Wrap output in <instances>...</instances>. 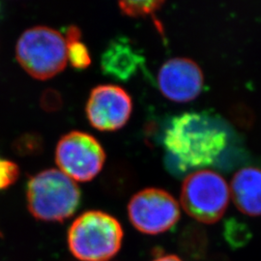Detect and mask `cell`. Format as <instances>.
<instances>
[{"label": "cell", "mask_w": 261, "mask_h": 261, "mask_svg": "<svg viewBox=\"0 0 261 261\" xmlns=\"http://www.w3.org/2000/svg\"><path fill=\"white\" fill-rule=\"evenodd\" d=\"M228 132L219 117L185 112L174 117L165 133V147L182 171L210 167L228 144Z\"/></svg>", "instance_id": "obj_1"}, {"label": "cell", "mask_w": 261, "mask_h": 261, "mask_svg": "<svg viewBox=\"0 0 261 261\" xmlns=\"http://www.w3.org/2000/svg\"><path fill=\"white\" fill-rule=\"evenodd\" d=\"M30 213L38 220L63 222L81 202V190L59 169H46L30 178L27 189Z\"/></svg>", "instance_id": "obj_2"}, {"label": "cell", "mask_w": 261, "mask_h": 261, "mask_svg": "<svg viewBox=\"0 0 261 261\" xmlns=\"http://www.w3.org/2000/svg\"><path fill=\"white\" fill-rule=\"evenodd\" d=\"M121 224L111 215L88 211L81 215L68 232V244L74 256L82 261H108L121 247Z\"/></svg>", "instance_id": "obj_3"}, {"label": "cell", "mask_w": 261, "mask_h": 261, "mask_svg": "<svg viewBox=\"0 0 261 261\" xmlns=\"http://www.w3.org/2000/svg\"><path fill=\"white\" fill-rule=\"evenodd\" d=\"M16 55L24 71L41 81L62 72L68 62L65 38L47 27L25 30L17 43Z\"/></svg>", "instance_id": "obj_4"}, {"label": "cell", "mask_w": 261, "mask_h": 261, "mask_svg": "<svg viewBox=\"0 0 261 261\" xmlns=\"http://www.w3.org/2000/svg\"><path fill=\"white\" fill-rule=\"evenodd\" d=\"M229 198L227 183L210 169L192 172L181 189V204L187 214L203 224L217 223L225 213Z\"/></svg>", "instance_id": "obj_5"}, {"label": "cell", "mask_w": 261, "mask_h": 261, "mask_svg": "<svg viewBox=\"0 0 261 261\" xmlns=\"http://www.w3.org/2000/svg\"><path fill=\"white\" fill-rule=\"evenodd\" d=\"M60 170L74 181L92 180L103 168L106 153L100 142L83 132L74 130L61 138L56 151Z\"/></svg>", "instance_id": "obj_6"}, {"label": "cell", "mask_w": 261, "mask_h": 261, "mask_svg": "<svg viewBox=\"0 0 261 261\" xmlns=\"http://www.w3.org/2000/svg\"><path fill=\"white\" fill-rule=\"evenodd\" d=\"M128 214L130 223L139 231L155 235L167 231L177 223L180 208L168 192L150 188L132 197Z\"/></svg>", "instance_id": "obj_7"}, {"label": "cell", "mask_w": 261, "mask_h": 261, "mask_svg": "<svg viewBox=\"0 0 261 261\" xmlns=\"http://www.w3.org/2000/svg\"><path fill=\"white\" fill-rule=\"evenodd\" d=\"M133 103L130 95L116 85H99L92 89L86 105L90 124L99 130L122 128L130 118Z\"/></svg>", "instance_id": "obj_8"}, {"label": "cell", "mask_w": 261, "mask_h": 261, "mask_svg": "<svg viewBox=\"0 0 261 261\" xmlns=\"http://www.w3.org/2000/svg\"><path fill=\"white\" fill-rule=\"evenodd\" d=\"M203 81L200 67L184 57L169 59L159 71L160 90L169 100L179 103L196 99L202 90Z\"/></svg>", "instance_id": "obj_9"}, {"label": "cell", "mask_w": 261, "mask_h": 261, "mask_svg": "<svg viewBox=\"0 0 261 261\" xmlns=\"http://www.w3.org/2000/svg\"><path fill=\"white\" fill-rule=\"evenodd\" d=\"M230 196L243 214L261 216V169L245 168L234 174L230 184Z\"/></svg>", "instance_id": "obj_10"}, {"label": "cell", "mask_w": 261, "mask_h": 261, "mask_svg": "<svg viewBox=\"0 0 261 261\" xmlns=\"http://www.w3.org/2000/svg\"><path fill=\"white\" fill-rule=\"evenodd\" d=\"M142 61V56L126 39H117L103 53L101 64L106 74L126 81L137 72Z\"/></svg>", "instance_id": "obj_11"}, {"label": "cell", "mask_w": 261, "mask_h": 261, "mask_svg": "<svg viewBox=\"0 0 261 261\" xmlns=\"http://www.w3.org/2000/svg\"><path fill=\"white\" fill-rule=\"evenodd\" d=\"M180 247L187 257L193 260L202 259L208 248V238L205 230L196 224L185 228L180 238Z\"/></svg>", "instance_id": "obj_12"}, {"label": "cell", "mask_w": 261, "mask_h": 261, "mask_svg": "<svg viewBox=\"0 0 261 261\" xmlns=\"http://www.w3.org/2000/svg\"><path fill=\"white\" fill-rule=\"evenodd\" d=\"M67 56L68 60L75 69L83 70L91 63L88 48L81 42V30L74 25L69 27L66 31Z\"/></svg>", "instance_id": "obj_13"}, {"label": "cell", "mask_w": 261, "mask_h": 261, "mask_svg": "<svg viewBox=\"0 0 261 261\" xmlns=\"http://www.w3.org/2000/svg\"><path fill=\"white\" fill-rule=\"evenodd\" d=\"M224 237L229 248L238 250L246 247L250 243L252 233L248 224L231 218L224 223Z\"/></svg>", "instance_id": "obj_14"}, {"label": "cell", "mask_w": 261, "mask_h": 261, "mask_svg": "<svg viewBox=\"0 0 261 261\" xmlns=\"http://www.w3.org/2000/svg\"><path fill=\"white\" fill-rule=\"evenodd\" d=\"M164 1H121L118 3L125 15L130 17H143L160 9Z\"/></svg>", "instance_id": "obj_15"}, {"label": "cell", "mask_w": 261, "mask_h": 261, "mask_svg": "<svg viewBox=\"0 0 261 261\" xmlns=\"http://www.w3.org/2000/svg\"><path fill=\"white\" fill-rule=\"evenodd\" d=\"M19 176L18 165L5 159L0 158V191L13 185Z\"/></svg>", "instance_id": "obj_16"}, {"label": "cell", "mask_w": 261, "mask_h": 261, "mask_svg": "<svg viewBox=\"0 0 261 261\" xmlns=\"http://www.w3.org/2000/svg\"><path fill=\"white\" fill-rule=\"evenodd\" d=\"M209 261H231L228 256H226L224 253H216L212 257H210Z\"/></svg>", "instance_id": "obj_17"}, {"label": "cell", "mask_w": 261, "mask_h": 261, "mask_svg": "<svg viewBox=\"0 0 261 261\" xmlns=\"http://www.w3.org/2000/svg\"><path fill=\"white\" fill-rule=\"evenodd\" d=\"M154 261H182L176 255H164V256H160L158 258H156Z\"/></svg>", "instance_id": "obj_18"}]
</instances>
